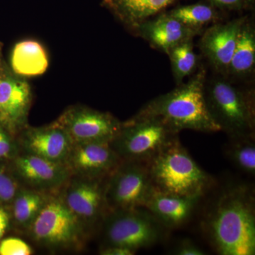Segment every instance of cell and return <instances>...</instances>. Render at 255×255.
<instances>
[{"mask_svg": "<svg viewBox=\"0 0 255 255\" xmlns=\"http://www.w3.org/2000/svg\"><path fill=\"white\" fill-rule=\"evenodd\" d=\"M201 226L219 255H254L255 199L253 188L245 184L225 187L209 204Z\"/></svg>", "mask_w": 255, "mask_h": 255, "instance_id": "1", "label": "cell"}, {"mask_svg": "<svg viewBox=\"0 0 255 255\" xmlns=\"http://www.w3.org/2000/svg\"><path fill=\"white\" fill-rule=\"evenodd\" d=\"M206 71L201 68L186 83L147 102L134 117L159 119L177 132L221 131L206 105Z\"/></svg>", "mask_w": 255, "mask_h": 255, "instance_id": "2", "label": "cell"}, {"mask_svg": "<svg viewBox=\"0 0 255 255\" xmlns=\"http://www.w3.org/2000/svg\"><path fill=\"white\" fill-rule=\"evenodd\" d=\"M152 185L157 190L185 196L204 197L214 180L198 165L179 137L147 163Z\"/></svg>", "mask_w": 255, "mask_h": 255, "instance_id": "3", "label": "cell"}, {"mask_svg": "<svg viewBox=\"0 0 255 255\" xmlns=\"http://www.w3.org/2000/svg\"><path fill=\"white\" fill-rule=\"evenodd\" d=\"M208 110L229 137L255 135L254 93L244 91L221 76L205 84Z\"/></svg>", "mask_w": 255, "mask_h": 255, "instance_id": "4", "label": "cell"}, {"mask_svg": "<svg viewBox=\"0 0 255 255\" xmlns=\"http://www.w3.org/2000/svg\"><path fill=\"white\" fill-rule=\"evenodd\" d=\"M101 224L102 247H122L135 252L155 246L168 231L143 207L109 211Z\"/></svg>", "mask_w": 255, "mask_h": 255, "instance_id": "5", "label": "cell"}, {"mask_svg": "<svg viewBox=\"0 0 255 255\" xmlns=\"http://www.w3.org/2000/svg\"><path fill=\"white\" fill-rule=\"evenodd\" d=\"M178 134L159 119L132 117L122 122L110 145L122 161L147 163L179 137Z\"/></svg>", "mask_w": 255, "mask_h": 255, "instance_id": "6", "label": "cell"}, {"mask_svg": "<svg viewBox=\"0 0 255 255\" xmlns=\"http://www.w3.org/2000/svg\"><path fill=\"white\" fill-rule=\"evenodd\" d=\"M86 230L61 196L50 194L28 231L39 244L56 249H70L81 246Z\"/></svg>", "mask_w": 255, "mask_h": 255, "instance_id": "7", "label": "cell"}, {"mask_svg": "<svg viewBox=\"0 0 255 255\" xmlns=\"http://www.w3.org/2000/svg\"><path fill=\"white\" fill-rule=\"evenodd\" d=\"M153 189L147 163L122 161L106 181L108 212L144 207Z\"/></svg>", "mask_w": 255, "mask_h": 255, "instance_id": "8", "label": "cell"}, {"mask_svg": "<svg viewBox=\"0 0 255 255\" xmlns=\"http://www.w3.org/2000/svg\"><path fill=\"white\" fill-rule=\"evenodd\" d=\"M55 122L66 131L73 144L110 143L122 126L112 114L83 106L69 107Z\"/></svg>", "mask_w": 255, "mask_h": 255, "instance_id": "9", "label": "cell"}, {"mask_svg": "<svg viewBox=\"0 0 255 255\" xmlns=\"http://www.w3.org/2000/svg\"><path fill=\"white\" fill-rule=\"evenodd\" d=\"M107 178L72 176L63 187L60 196L64 202L86 228L101 224L108 213L105 200Z\"/></svg>", "mask_w": 255, "mask_h": 255, "instance_id": "10", "label": "cell"}, {"mask_svg": "<svg viewBox=\"0 0 255 255\" xmlns=\"http://www.w3.org/2000/svg\"><path fill=\"white\" fill-rule=\"evenodd\" d=\"M12 174L22 187L47 194L63 189L72 177L65 164L23 152L12 159Z\"/></svg>", "mask_w": 255, "mask_h": 255, "instance_id": "11", "label": "cell"}, {"mask_svg": "<svg viewBox=\"0 0 255 255\" xmlns=\"http://www.w3.org/2000/svg\"><path fill=\"white\" fill-rule=\"evenodd\" d=\"M122 162L110 142H83L73 144L65 164L72 176L104 179Z\"/></svg>", "mask_w": 255, "mask_h": 255, "instance_id": "12", "label": "cell"}, {"mask_svg": "<svg viewBox=\"0 0 255 255\" xmlns=\"http://www.w3.org/2000/svg\"><path fill=\"white\" fill-rule=\"evenodd\" d=\"M20 150L52 162L65 164L73 142L56 122L41 127L26 126L18 140Z\"/></svg>", "mask_w": 255, "mask_h": 255, "instance_id": "13", "label": "cell"}, {"mask_svg": "<svg viewBox=\"0 0 255 255\" xmlns=\"http://www.w3.org/2000/svg\"><path fill=\"white\" fill-rule=\"evenodd\" d=\"M29 84L15 74L0 71L1 124L11 132L21 131L26 127L31 105Z\"/></svg>", "mask_w": 255, "mask_h": 255, "instance_id": "14", "label": "cell"}, {"mask_svg": "<svg viewBox=\"0 0 255 255\" xmlns=\"http://www.w3.org/2000/svg\"><path fill=\"white\" fill-rule=\"evenodd\" d=\"M246 18L233 20L226 23H218L204 31L199 46L203 54L215 71L228 78L230 63L241 25Z\"/></svg>", "mask_w": 255, "mask_h": 255, "instance_id": "15", "label": "cell"}, {"mask_svg": "<svg viewBox=\"0 0 255 255\" xmlns=\"http://www.w3.org/2000/svg\"><path fill=\"white\" fill-rule=\"evenodd\" d=\"M201 196H185L169 194L154 188L143 208L167 230L184 226L199 205Z\"/></svg>", "mask_w": 255, "mask_h": 255, "instance_id": "16", "label": "cell"}, {"mask_svg": "<svg viewBox=\"0 0 255 255\" xmlns=\"http://www.w3.org/2000/svg\"><path fill=\"white\" fill-rule=\"evenodd\" d=\"M135 31L151 46L166 54L179 43L201 35L200 32L186 26L168 13L147 20Z\"/></svg>", "mask_w": 255, "mask_h": 255, "instance_id": "17", "label": "cell"}, {"mask_svg": "<svg viewBox=\"0 0 255 255\" xmlns=\"http://www.w3.org/2000/svg\"><path fill=\"white\" fill-rule=\"evenodd\" d=\"M176 0H102L104 6L125 26L135 31L141 23Z\"/></svg>", "mask_w": 255, "mask_h": 255, "instance_id": "18", "label": "cell"}, {"mask_svg": "<svg viewBox=\"0 0 255 255\" xmlns=\"http://www.w3.org/2000/svg\"><path fill=\"white\" fill-rule=\"evenodd\" d=\"M48 63L46 50L36 41L25 40L18 42L11 52L12 72L21 78L43 75L48 68Z\"/></svg>", "mask_w": 255, "mask_h": 255, "instance_id": "19", "label": "cell"}, {"mask_svg": "<svg viewBox=\"0 0 255 255\" xmlns=\"http://www.w3.org/2000/svg\"><path fill=\"white\" fill-rule=\"evenodd\" d=\"M255 67V31L253 23L246 19L240 29L236 48L230 63L228 77L246 78Z\"/></svg>", "mask_w": 255, "mask_h": 255, "instance_id": "20", "label": "cell"}, {"mask_svg": "<svg viewBox=\"0 0 255 255\" xmlns=\"http://www.w3.org/2000/svg\"><path fill=\"white\" fill-rule=\"evenodd\" d=\"M51 194L21 187L13 199L11 217L16 226L29 229Z\"/></svg>", "mask_w": 255, "mask_h": 255, "instance_id": "21", "label": "cell"}, {"mask_svg": "<svg viewBox=\"0 0 255 255\" xmlns=\"http://www.w3.org/2000/svg\"><path fill=\"white\" fill-rule=\"evenodd\" d=\"M226 144V155L241 172L248 175L255 174V135L229 137Z\"/></svg>", "mask_w": 255, "mask_h": 255, "instance_id": "22", "label": "cell"}, {"mask_svg": "<svg viewBox=\"0 0 255 255\" xmlns=\"http://www.w3.org/2000/svg\"><path fill=\"white\" fill-rule=\"evenodd\" d=\"M170 59L172 73L177 85L194 73L199 63V57L194 50L193 39L182 42L167 53Z\"/></svg>", "mask_w": 255, "mask_h": 255, "instance_id": "23", "label": "cell"}, {"mask_svg": "<svg viewBox=\"0 0 255 255\" xmlns=\"http://www.w3.org/2000/svg\"><path fill=\"white\" fill-rule=\"evenodd\" d=\"M168 14L201 33L204 32L205 26L218 19L217 12L214 8L204 4L181 6Z\"/></svg>", "mask_w": 255, "mask_h": 255, "instance_id": "24", "label": "cell"}, {"mask_svg": "<svg viewBox=\"0 0 255 255\" xmlns=\"http://www.w3.org/2000/svg\"><path fill=\"white\" fill-rule=\"evenodd\" d=\"M21 187L14 174L0 167V204L12 202Z\"/></svg>", "mask_w": 255, "mask_h": 255, "instance_id": "25", "label": "cell"}, {"mask_svg": "<svg viewBox=\"0 0 255 255\" xmlns=\"http://www.w3.org/2000/svg\"><path fill=\"white\" fill-rule=\"evenodd\" d=\"M19 145L7 130L0 126V161L11 159L19 153Z\"/></svg>", "mask_w": 255, "mask_h": 255, "instance_id": "26", "label": "cell"}, {"mask_svg": "<svg viewBox=\"0 0 255 255\" xmlns=\"http://www.w3.org/2000/svg\"><path fill=\"white\" fill-rule=\"evenodd\" d=\"M32 253L31 247L20 238H6L0 243V255H30Z\"/></svg>", "mask_w": 255, "mask_h": 255, "instance_id": "27", "label": "cell"}, {"mask_svg": "<svg viewBox=\"0 0 255 255\" xmlns=\"http://www.w3.org/2000/svg\"><path fill=\"white\" fill-rule=\"evenodd\" d=\"M172 254L177 255H205L206 253L202 248L189 239H183L179 242Z\"/></svg>", "mask_w": 255, "mask_h": 255, "instance_id": "28", "label": "cell"}, {"mask_svg": "<svg viewBox=\"0 0 255 255\" xmlns=\"http://www.w3.org/2000/svg\"><path fill=\"white\" fill-rule=\"evenodd\" d=\"M136 252L118 246L102 247L100 254L102 255H132Z\"/></svg>", "mask_w": 255, "mask_h": 255, "instance_id": "29", "label": "cell"}, {"mask_svg": "<svg viewBox=\"0 0 255 255\" xmlns=\"http://www.w3.org/2000/svg\"><path fill=\"white\" fill-rule=\"evenodd\" d=\"M9 213L0 206V239L4 236L10 224Z\"/></svg>", "mask_w": 255, "mask_h": 255, "instance_id": "30", "label": "cell"}, {"mask_svg": "<svg viewBox=\"0 0 255 255\" xmlns=\"http://www.w3.org/2000/svg\"><path fill=\"white\" fill-rule=\"evenodd\" d=\"M216 4L227 8V9H238L241 7L244 0H212Z\"/></svg>", "mask_w": 255, "mask_h": 255, "instance_id": "31", "label": "cell"}, {"mask_svg": "<svg viewBox=\"0 0 255 255\" xmlns=\"http://www.w3.org/2000/svg\"><path fill=\"white\" fill-rule=\"evenodd\" d=\"M3 45L0 43V71H1V52H2Z\"/></svg>", "mask_w": 255, "mask_h": 255, "instance_id": "32", "label": "cell"}, {"mask_svg": "<svg viewBox=\"0 0 255 255\" xmlns=\"http://www.w3.org/2000/svg\"><path fill=\"white\" fill-rule=\"evenodd\" d=\"M0 124H1V117H0Z\"/></svg>", "mask_w": 255, "mask_h": 255, "instance_id": "33", "label": "cell"}]
</instances>
